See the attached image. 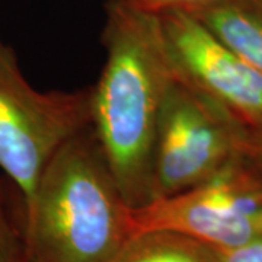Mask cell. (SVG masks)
<instances>
[{
    "instance_id": "52a82bcc",
    "label": "cell",
    "mask_w": 262,
    "mask_h": 262,
    "mask_svg": "<svg viewBox=\"0 0 262 262\" xmlns=\"http://www.w3.org/2000/svg\"><path fill=\"white\" fill-rule=\"evenodd\" d=\"M185 10L262 75V0H210Z\"/></svg>"
},
{
    "instance_id": "277c9868",
    "label": "cell",
    "mask_w": 262,
    "mask_h": 262,
    "mask_svg": "<svg viewBox=\"0 0 262 262\" xmlns=\"http://www.w3.org/2000/svg\"><path fill=\"white\" fill-rule=\"evenodd\" d=\"M251 130L177 73L153 151V201L196 187L245 155Z\"/></svg>"
},
{
    "instance_id": "9c48e42d",
    "label": "cell",
    "mask_w": 262,
    "mask_h": 262,
    "mask_svg": "<svg viewBox=\"0 0 262 262\" xmlns=\"http://www.w3.org/2000/svg\"><path fill=\"white\" fill-rule=\"evenodd\" d=\"M9 179L0 177V262H29L25 241L24 204L12 203Z\"/></svg>"
},
{
    "instance_id": "8992f818",
    "label": "cell",
    "mask_w": 262,
    "mask_h": 262,
    "mask_svg": "<svg viewBox=\"0 0 262 262\" xmlns=\"http://www.w3.org/2000/svg\"><path fill=\"white\" fill-rule=\"evenodd\" d=\"M179 76L249 130L262 128V75L223 46L185 9L156 13Z\"/></svg>"
},
{
    "instance_id": "6da1fadb",
    "label": "cell",
    "mask_w": 262,
    "mask_h": 262,
    "mask_svg": "<svg viewBox=\"0 0 262 262\" xmlns=\"http://www.w3.org/2000/svg\"><path fill=\"white\" fill-rule=\"evenodd\" d=\"M102 42L92 128L122 198L140 208L153 201V151L173 64L158 15L124 0L108 3Z\"/></svg>"
},
{
    "instance_id": "ba28073f",
    "label": "cell",
    "mask_w": 262,
    "mask_h": 262,
    "mask_svg": "<svg viewBox=\"0 0 262 262\" xmlns=\"http://www.w3.org/2000/svg\"><path fill=\"white\" fill-rule=\"evenodd\" d=\"M113 262H222L211 245L172 230L134 233Z\"/></svg>"
},
{
    "instance_id": "30bf717a",
    "label": "cell",
    "mask_w": 262,
    "mask_h": 262,
    "mask_svg": "<svg viewBox=\"0 0 262 262\" xmlns=\"http://www.w3.org/2000/svg\"><path fill=\"white\" fill-rule=\"evenodd\" d=\"M222 252V262H262V234L237 248Z\"/></svg>"
},
{
    "instance_id": "7c38bea8",
    "label": "cell",
    "mask_w": 262,
    "mask_h": 262,
    "mask_svg": "<svg viewBox=\"0 0 262 262\" xmlns=\"http://www.w3.org/2000/svg\"><path fill=\"white\" fill-rule=\"evenodd\" d=\"M248 156L252 159L262 173V128L258 130H251L249 136V147H248Z\"/></svg>"
},
{
    "instance_id": "5b68a950",
    "label": "cell",
    "mask_w": 262,
    "mask_h": 262,
    "mask_svg": "<svg viewBox=\"0 0 262 262\" xmlns=\"http://www.w3.org/2000/svg\"><path fill=\"white\" fill-rule=\"evenodd\" d=\"M133 232L172 230L229 251L262 234V173L245 153L213 178L131 210Z\"/></svg>"
},
{
    "instance_id": "3957f363",
    "label": "cell",
    "mask_w": 262,
    "mask_h": 262,
    "mask_svg": "<svg viewBox=\"0 0 262 262\" xmlns=\"http://www.w3.org/2000/svg\"><path fill=\"white\" fill-rule=\"evenodd\" d=\"M92 124V88L35 89L16 53L0 41V170L16 188L24 210L58 150Z\"/></svg>"
},
{
    "instance_id": "7a4b0ae2",
    "label": "cell",
    "mask_w": 262,
    "mask_h": 262,
    "mask_svg": "<svg viewBox=\"0 0 262 262\" xmlns=\"http://www.w3.org/2000/svg\"><path fill=\"white\" fill-rule=\"evenodd\" d=\"M92 124L48 163L24 210L29 262H113L134 234Z\"/></svg>"
},
{
    "instance_id": "8fae6325",
    "label": "cell",
    "mask_w": 262,
    "mask_h": 262,
    "mask_svg": "<svg viewBox=\"0 0 262 262\" xmlns=\"http://www.w3.org/2000/svg\"><path fill=\"white\" fill-rule=\"evenodd\" d=\"M124 2L137 9L159 13L168 9H189L210 0H124Z\"/></svg>"
}]
</instances>
